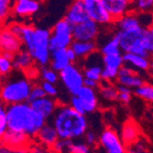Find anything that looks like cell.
<instances>
[{"label": "cell", "mask_w": 153, "mask_h": 153, "mask_svg": "<svg viewBox=\"0 0 153 153\" xmlns=\"http://www.w3.org/2000/svg\"><path fill=\"white\" fill-rule=\"evenodd\" d=\"M72 140L71 139H63V138H58L56 143L53 145L51 148V151L58 153H63V152H69L70 147H71Z\"/></svg>", "instance_id": "35"}, {"label": "cell", "mask_w": 153, "mask_h": 153, "mask_svg": "<svg viewBox=\"0 0 153 153\" xmlns=\"http://www.w3.org/2000/svg\"><path fill=\"white\" fill-rule=\"evenodd\" d=\"M9 130L8 122H7V116H0V138L4 135Z\"/></svg>", "instance_id": "43"}, {"label": "cell", "mask_w": 153, "mask_h": 153, "mask_svg": "<svg viewBox=\"0 0 153 153\" xmlns=\"http://www.w3.org/2000/svg\"><path fill=\"white\" fill-rule=\"evenodd\" d=\"M51 119L59 138L76 140L84 137L89 130V121L86 115L76 111L69 104H59Z\"/></svg>", "instance_id": "2"}, {"label": "cell", "mask_w": 153, "mask_h": 153, "mask_svg": "<svg viewBox=\"0 0 153 153\" xmlns=\"http://www.w3.org/2000/svg\"><path fill=\"white\" fill-rule=\"evenodd\" d=\"M13 3L14 0H0V24L4 23L12 13Z\"/></svg>", "instance_id": "33"}, {"label": "cell", "mask_w": 153, "mask_h": 153, "mask_svg": "<svg viewBox=\"0 0 153 153\" xmlns=\"http://www.w3.org/2000/svg\"><path fill=\"white\" fill-rule=\"evenodd\" d=\"M36 137L39 143H41L43 147H45V148H51L53 145L56 143L57 139L59 138V136L54 125L51 124V123L46 122L39 130Z\"/></svg>", "instance_id": "20"}, {"label": "cell", "mask_w": 153, "mask_h": 153, "mask_svg": "<svg viewBox=\"0 0 153 153\" xmlns=\"http://www.w3.org/2000/svg\"><path fill=\"white\" fill-rule=\"evenodd\" d=\"M123 57L122 54H114V55H103V66L108 69L118 70L123 65Z\"/></svg>", "instance_id": "29"}, {"label": "cell", "mask_w": 153, "mask_h": 153, "mask_svg": "<svg viewBox=\"0 0 153 153\" xmlns=\"http://www.w3.org/2000/svg\"><path fill=\"white\" fill-rule=\"evenodd\" d=\"M150 30H151V32H152V34H153V25L150 27Z\"/></svg>", "instance_id": "48"}, {"label": "cell", "mask_w": 153, "mask_h": 153, "mask_svg": "<svg viewBox=\"0 0 153 153\" xmlns=\"http://www.w3.org/2000/svg\"><path fill=\"white\" fill-rule=\"evenodd\" d=\"M121 139L126 147L139 139V128L134 121H126L121 131Z\"/></svg>", "instance_id": "24"}, {"label": "cell", "mask_w": 153, "mask_h": 153, "mask_svg": "<svg viewBox=\"0 0 153 153\" xmlns=\"http://www.w3.org/2000/svg\"><path fill=\"white\" fill-rule=\"evenodd\" d=\"M34 64L36 62L27 49L22 48L13 56V66L17 71H29L34 66Z\"/></svg>", "instance_id": "22"}, {"label": "cell", "mask_w": 153, "mask_h": 153, "mask_svg": "<svg viewBox=\"0 0 153 153\" xmlns=\"http://www.w3.org/2000/svg\"><path fill=\"white\" fill-rule=\"evenodd\" d=\"M70 63L71 61L66 54V48H56L51 51V59H49L48 65L55 71L60 72Z\"/></svg>", "instance_id": "23"}, {"label": "cell", "mask_w": 153, "mask_h": 153, "mask_svg": "<svg viewBox=\"0 0 153 153\" xmlns=\"http://www.w3.org/2000/svg\"><path fill=\"white\" fill-rule=\"evenodd\" d=\"M143 46H145L146 51H148L150 57L153 56V34L151 32L150 28L147 29L145 36V41H143Z\"/></svg>", "instance_id": "40"}, {"label": "cell", "mask_w": 153, "mask_h": 153, "mask_svg": "<svg viewBox=\"0 0 153 153\" xmlns=\"http://www.w3.org/2000/svg\"><path fill=\"white\" fill-rule=\"evenodd\" d=\"M133 10L137 12H150L153 10V0H133Z\"/></svg>", "instance_id": "34"}, {"label": "cell", "mask_w": 153, "mask_h": 153, "mask_svg": "<svg viewBox=\"0 0 153 153\" xmlns=\"http://www.w3.org/2000/svg\"><path fill=\"white\" fill-rule=\"evenodd\" d=\"M22 48L23 43L19 36L13 33L8 27L0 30V53H10L14 55Z\"/></svg>", "instance_id": "12"}, {"label": "cell", "mask_w": 153, "mask_h": 153, "mask_svg": "<svg viewBox=\"0 0 153 153\" xmlns=\"http://www.w3.org/2000/svg\"><path fill=\"white\" fill-rule=\"evenodd\" d=\"M69 105L73 108V109L76 110V111L80 112V114H82V115H86V111H85L82 102L80 101V99H79L76 94H71L70 100H69Z\"/></svg>", "instance_id": "37"}, {"label": "cell", "mask_w": 153, "mask_h": 153, "mask_svg": "<svg viewBox=\"0 0 153 153\" xmlns=\"http://www.w3.org/2000/svg\"><path fill=\"white\" fill-rule=\"evenodd\" d=\"M29 137L23 133L13 132L8 130L7 133L0 138V141L4 146L11 148L13 151H19L18 148H25L28 143Z\"/></svg>", "instance_id": "18"}, {"label": "cell", "mask_w": 153, "mask_h": 153, "mask_svg": "<svg viewBox=\"0 0 153 153\" xmlns=\"http://www.w3.org/2000/svg\"><path fill=\"white\" fill-rule=\"evenodd\" d=\"M147 29L148 28L140 26L135 29L118 30L115 34L119 40V45H120L122 53H134V54L141 55V56L150 57V55L148 54V51H146L143 46Z\"/></svg>", "instance_id": "5"}, {"label": "cell", "mask_w": 153, "mask_h": 153, "mask_svg": "<svg viewBox=\"0 0 153 153\" xmlns=\"http://www.w3.org/2000/svg\"><path fill=\"white\" fill-rule=\"evenodd\" d=\"M100 34V25L88 18L73 26V38L78 41H95Z\"/></svg>", "instance_id": "10"}, {"label": "cell", "mask_w": 153, "mask_h": 153, "mask_svg": "<svg viewBox=\"0 0 153 153\" xmlns=\"http://www.w3.org/2000/svg\"><path fill=\"white\" fill-rule=\"evenodd\" d=\"M115 23H116V26H117L118 30L135 29L141 26L138 15L135 12H133V11H131V12L122 15L120 18H118L117 21H115Z\"/></svg>", "instance_id": "25"}, {"label": "cell", "mask_w": 153, "mask_h": 153, "mask_svg": "<svg viewBox=\"0 0 153 153\" xmlns=\"http://www.w3.org/2000/svg\"><path fill=\"white\" fill-rule=\"evenodd\" d=\"M100 53L102 55H114V54H122V51L119 45V40L117 36L114 34L107 41H105L100 46Z\"/></svg>", "instance_id": "27"}, {"label": "cell", "mask_w": 153, "mask_h": 153, "mask_svg": "<svg viewBox=\"0 0 153 153\" xmlns=\"http://www.w3.org/2000/svg\"><path fill=\"white\" fill-rule=\"evenodd\" d=\"M97 145L103 151L107 153H124L126 152V146L121 137L114 128H107L100 134Z\"/></svg>", "instance_id": "8"}, {"label": "cell", "mask_w": 153, "mask_h": 153, "mask_svg": "<svg viewBox=\"0 0 153 153\" xmlns=\"http://www.w3.org/2000/svg\"><path fill=\"white\" fill-rule=\"evenodd\" d=\"M41 86L43 87L46 95H48V97H57V95H58V88L56 87V84H53V82L42 80Z\"/></svg>", "instance_id": "39"}, {"label": "cell", "mask_w": 153, "mask_h": 153, "mask_svg": "<svg viewBox=\"0 0 153 153\" xmlns=\"http://www.w3.org/2000/svg\"><path fill=\"white\" fill-rule=\"evenodd\" d=\"M7 122L10 131L23 133L32 138L36 137L39 130L47 122V119L26 101L7 105Z\"/></svg>", "instance_id": "1"}, {"label": "cell", "mask_w": 153, "mask_h": 153, "mask_svg": "<svg viewBox=\"0 0 153 153\" xmlns=\"http://www.w3.org/2000/svg\"><path fill=\"white\" fill-rule=\"evenodd\" d=\"M74 53L76 54L77 60H82L86 57L97 49V44L95 41H78L73 40L72 44L70 45Z\"/></svg>", "instance_id": "21"}, {"label": "cell", "mask_w": 153, "mask_h": 153, "mask_svg": "<svg viewBox=\"0 0 153 153\" xmlns=\"http://www.w3.org/2000/svg\"><path fill=\"white\" fill-rule=\"evenodd\" d=\"M145 77L141 75L140 72L133 70L128 65L123 63V65L119 69L118 77L116 79V84L123 85L125 87L131 88L132 90L140 87L145 84Z\"/></svg>", "instance_id": "11"}, {"label": "cell", "mask_w": 153, "mask_h": 153, "mask_svg": "<svg viewBox=\"0 0 153 153\" xmlns=\"http://www.w3.org/2000/svg\"><path fill=\"white\" fill-rule=\"evenodd\" d=\"M84 85L87 86V87L93 88V89H97L100 86V82L94 80V79H90V78H85L84 79Z\"/></svg>", "instance_id": "44"}, {"label": "cell", "mask_w": 153, "mask_h": 153, "mask_svg": "<svg viewBox=\"0 0 153 153\" xmlns=\"http://www.w3.org/2000/svg\"><path fill=\"white\" fill-rule=\"evenodd\" d=\"M103 4L114 22L133 11V0H103Z\"/></svg>", "instance_id": "15"}, {"label": "cell", "mask_w": 153, "mask_h": 153, "mask_svg": "<svg viewBox=\"0 0 153 153\" xmlns=\"http://www.w3.org/2000/svg\"><path fill=\"white\" fill-rule=\"evenodd\" d=\"M82 2L89 18L99 25H110L114 23V19L103 4V0H82Z\"/></svg>", "instance_id": "9"}, {"label": "cell", "mask_w": 153, "mask_h": 153, "mask_svg": "<svg viewBox=\"0 0 153 153\" xmlns=\"http://www.w3.org/2000/svg\"><path fill=\"white\" fill-rule=\"evenodd\" d=\"M32 86L28 77L14 74L0 86V100L7 105L26 102Z\"/></svg>", "instance_id": "4"}, {"label": "cell", "mask_w": 153, "mask_h": 153, "mask_svg": "<svg viewBox=\"0 0 153 153\" xmlns=\"http://www.w3.org/2000/svg\"><path fill=\"white\" fill-rule=\"evenodd\" d=\"M68 22L74 26L76 24L82 23L89 18L87 12L85 10V7L82 4V0H74L73 2L70 4L69 9L65 13V17Z\"/></svg>", "instance_id": "19"}, {"label": "cell", "mask_w": 153, "mask_h": 153, "mask_svg": "<svg viewBox=\"0 0 153 153\" xmlns=\"http://www.w3.org/2000/svg\"><path fill=\"white\" fill-rule=\"evenodd\" d=\"M40 73H41L42 79L45 80V82H53V84H57L59 82V72L51 69V66H41V72Z\"/></svg>", "instance_id": "32"}, {"label": "cell", "mask_w": 153, "mask_h": 153, "mask_svg": "<svg viewBox=\"0 0 153 153\" xmlns=\"http://www.w3.org/2000/svg\"><path fill=\"white\" fill-rule=\"evenodd\" d=\"M118 89V97L117 101H119L122 104H128L132 101L133 97V90L128 87H125L123 85L116 84Z\"/></svg>", "instance_id": "31"}, {"label": "cell", "mask_w": 153, "mask_h": 153, "mask_svg": "<svg viewBox=\"0 0 153 153\" xmlns=\"http://www.w3.org/2000/svg\"><path fill=\"white\" fill-rule=\"evenodd\" d=\"M13 54L0 53V76H8L13 71Z\"/></svg>", "instance_id": "28"}, {"label": "cell", "mask_w": 153, "mask_h": 153, "mask_svg": "<svg viewBox=\"0 0 153 153\" xmlns=\"http://www.w3.org/2000/svg\"><path fill=\"white\" fill-rule=\"evenodd\" d=\"M42 0H14L12 13L17 17H29L39 12Z\"/></svg>", "instance_id": "14"}, {"label": "cell", "mask_w": 153, "mask_h": 153, "mask_svg": "<svg viewBox=\"0 0 153 153\" xmlns=\"http://www.w3.org/2000/svg\"><path fill=\"white\" fill-rule=\"evenodd\" d=\"M91 151V147L85 141H75L72 140L70 151L71 153H89Z\"/></svg>", "instance_id": "36"}, {"label": "cell", "mask_w": 153, "mask_h": 153, "mask_svg": "<svg viewBox=\"0 0 153 153\" xmlns=\"http://www.w3.org/2000/svg\"><path fill=\"white\" fill-rule=\"evenodd\" d=\"M99 93L100 97L103 100L107 101V102H112V101H117L118 97V89L115 84L106 80H101L99 86Z\"/></svg>", "instance_id": "26"}, {"label": "cell", "mask_w": 153, "mask_h": 153, "mask_svg": "<svg viewBox=\"0 0 153 153\" xmlns=\"http://www.w3.org/2000/svg\"><path fill=\"white\" fill-rule=\"evenodd\" d=\"M76 95L82 102L86 115L93 114V112H95L97 110L100 104H99V93H97V89L87 87V86L84 85L77 91Z\"/></svg>", "instance_id": "13"}, {"label": "cell", "mask_w": 153, "mask_h": 153, "mask_svg": "<svg viewBox=\"0 0 153 153\" xmlns=\"http://www.w3.org/2000/svg\"><path fill=\"white\" fill-rule=\"evenodd\" d=\"M149 75H150V77H151V79L153 80V59L151 60V62H150V66H149V70H148V72H147Z\"/></svg>", "instance_id": "47"}, {"label": "cell", "mask_w": 153, "mask_h": 153, "mask_svg": "<svg viewBox=\"0 0 153 153\" xmlns=\"http://www.w3.org/2000/svg\"><path fill=\"white\" fill-rule=\"evenodd\" d=\"M123 62L124 64L132 68L140 73H147L150 66V57L141 56V55L134 54V53H122Z\"/></svg>", "instance_id": "17"}, {"label": "cell", "mask_w": 153, "mask_h": 153, "mask_svg": "<svg viewBox=\"0 0 153 153\" xmlns=\"http://www.w3.org/2000/svg\"><path fill=\"white\" fill-rule=\"evenodd\" d=\"M66 54H68V57H69L70 61L71 62H76L77 61V57H76V54L74 53V51L71 48V47H68L66 48Z\"/></svg>", "instance_id": "45"}, {"label": "cell", "mask_w": 153, "mask_h": 153, "mask_svg": "<svg viewBox=\"0 0 153 153\" xmlns=\"http://www.w3.org/2000/svg\"><path fill=\"white\" fill-rule=\"evenodd\" d=\"M82 138H84V141H85V143H88V145H89L90 147H91V148H93V147H94L95 145H97L99 136H97V133L93 132V131L88 130Z\"/></svg>", "instance_id": "42"}, {"label": "cell", "mask_w": 153, "mask_h": 153, "mask_svg": "<svg viewBox=\"0 0 153 153\" xmlns=\"http://www.w3.org/2000/svg\"><path fill=\"white\" fill-rule=\"evenodd\" d=\"M133 92H134L137 97H140V99L153 103V85L152 84H147V82H145L143 85H141L140 87H138L133 90Z\"/></svg>", "instance_id": "30"}, {"label": "cell", "mask_w": 153, "mask_h": 153, "mask_svg": "<svg viewBox=\"0 0 153 153\" xmlns=\"http://www.w3.org/2000/svg\"><path fill=\"white\" fill-rule=\"evenodd\" d=\"M30 105L36 111L40 112L42 116H44L46 119H51L58 107L59 102L56 100V97L45 95V97H42L40 99L31 101Z\"/></svg>", "instance_id": "16"}, {"label": "cell", "mask_w": 153, "mask_h": 153, "mask_svg": "<svg viewBox=\"0 0 153 153\" xmlns=\"http://www.w3.org/2000/svg\"><path fill=\"white\" fill-rule=\"evenodd\" d=\"M18 36L22 40L25 49L30 53L38 65H48L51 51L49 47L51 30L36 28L30 25H23Z\"/></svg>", "instance_id": "3"}, {"label": "cell", "mask_w": 153, "mask_h": 153, "mask_svg": "<svg viewBox=\"0 0 153 153\" xmlns=\"http://www.w3.org/2000/svg\"><path fill=\"white\" fill-rule=\"evenodd\" d=\"M84 79L82 68L75 62H71L59 72V80H61L70 94H76L77 91L84 86Z\"/></svg>", "instance_id": "7"}, {"label": "cell", "mask_w": 153, "mask_h": 153, "mask_svg": "<svg viewBox=\"0 0 153 153\" xmlns=\"http://www.w3.org/2000/svg\"><path fill=\"white\" fill-rule=\"evenodd\" d=\"M73 38V25L65 18L57 22L54 28L51 30L49 47L51 51L56 48H68L72 44Z\"/></svg>", "instance_id": "6"}, {"label": "cell", "mask_w": 153, "mask_h": 153, "mask_svg": "<svg viewBox=\"0 0 153 153\" xmlns=\"http://www.w3.org/2000/svg\"><path fill=\"white\" fill-rule=\"evenodd\" d=\"M45 95H46V93L41 85H33L32 88H31V90H30V93H29V97H28V101H27V102L30 103L31 101H33V100L40 99V97H45Z\"/></svg>", "instance_id": "38"}, {"label": "cell", "mask_w": 153, "mask_h": 153, "mask_svg": "<svg viewBox=\"0 0 153 153\" xmlns=\"http://www.w3.org/2000/svg\"><path fill=\"white\" fill-rule=\"evenodd\" d=\"M126 151L128 152H136V153H141V152H147V145L143 143L140 139L136 140L135 143H133L132 145H130L128 147H126Z\"/></svg>", "instance_id": "41"}, {"label": "cell", "mask_w": 153, "mask_h": 153, "mask_svg": "<svg viewBox=\"0 0 153 153\" xmlns=\"http://www.w3.org/2000/svg\"><path fill=\"white\" fill-rule=\"evenodd\" d=\"M5 152H13V150L7 146L3 145L1 141H0V153H5Z\"/></svg>", "instance_id": "46"}]
</instances>
